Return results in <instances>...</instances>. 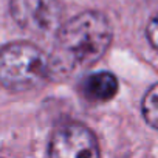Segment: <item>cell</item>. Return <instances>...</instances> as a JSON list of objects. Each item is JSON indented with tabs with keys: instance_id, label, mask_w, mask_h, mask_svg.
Wrapping results in <instances>:
<instances>
[{
	"instance_id": "cell-1",
	"label": "cell",
	"mask_w": 158,
	"mask_h": 158,
	"mask_svg": "<svg viewBox=\"0 0 158 158\" xmlns=\"http://www.w3.org/2000/svg\"><path fill=\"white\" fill-rule=\"evenodd\" d=\"M112 39V23L99 11H82L60 25L48 54L50 81H68L93 67L107 53Z\"/></svg>"
},
{
	"instance_id": "cell-2",
	"label": "cell",
	"mask_w": 158,
	"mask_h": 158,
	"mask_svg": "<svg viewBox=\"0 0 158 158\" xmlns=\"http://www.w3.org/2000/svg\"><path fill=\"white\" fill-rule=\"evenodd\" d=\"M50 81L48 56L31 42H11L0 48V85L22 93Z\"/></svg>"
},
{
	"instance_id": "cell-3",
	"label": "cell",
	"mask_w": 158,
	"mask_h": 158,
	"mask_svg": "<svg viewBox=\"0 0 158 158\" xmlns=\"http://www.w3.org/2000/svg\"><path fill=\"white\" fill-rule=\"evenodd\" d=\"M10 14L23 31L45 37L62 25L64 10L60 0H11Z\"/></svg>"
},
{
	"instance_id": "cell-4",
	"label": "cell",
	"mask_w": 158,
	"mask_h": 158,
	"mask_svg": "<svg viewBox=\"0 0 158 158\" xmlns=\"http://www.w3.org/2000/svg\"><path fill=\"white\" fill-rule=\"evenodd\" d=\"M48 155L57 158H96L101 155L96 135L81 123L57 127L48 141Z\"/></svg>"
},
{
	"instance_id": "cell-5",
	"label": "cell",
	"mask_w": 158,
	"mask_h": 158,
	"mask_svg": "<svg viewBox=\"0 0 158 158\" xmlns=\"http://www.w3.org/2000/svg\"><path fill=\"white\" fill-rule=\"evenodd\" d=\"M118 79L110 71H99L89 74L82 82V95L85 99L93 102L110 101L118 93Z\"/></svg>"
},
{
	"instance_id": "cell-6",
	"label": "cell",
	"mask_w": 158,
	"mask_h": 158,
	"mask_svg": "<svg viewBox=\"0 0 158 158\" xmlns=\"http://www.w3.org/2000/svg\"><path fill=\"white\" fill-rule=\"evenodd\" d=\"M141 112L146 123L158 130V82L146 92L141 101Z\"/></svg>"
},
{
	"instance_id": "cell-7",
	"label": "cell",
	"mask_w": 158,
	"mask_h": 158,
	"mask_svg": "<svg viewBox=\"0 0 158 158\" xmlns=\"http://www.w3.org/2000/svg\"><path fill=\"white\" fill-rule=\"evenodd\" d=\"M146 37L149 44L152 45V48L158 51V13L153 14V17L149 20L147 28H146Z\"/></svg>"
}]
</instances>
